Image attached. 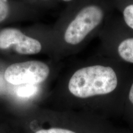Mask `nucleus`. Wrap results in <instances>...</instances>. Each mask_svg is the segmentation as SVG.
<instances>
[{
    "label": "nucleus",
    "mask_w": 133,
    "mask_h": 133,
    "mask_svg": "<svg viewBox=\"0 0 133 133\" xmlns=\"http://www.w3.org/2000/svg\"><path fill=\"white\" fill-rule=\"evenodd\" d=\"M131 78L126 65L101 54L75 71L68 89L74 97L94 104L116 97L123 99Z\"/></svg>",
    "instance_id": "1"
},
{
    "label": "nucleus",
    "mask_w": 133,
    "mask_h": 133,
    "mask_svg": "<svg viewBox=\"0 0 133 133\" xmlns=\"http://www.w3.org/2000/svg\"><path fill=\"white\" fill-rule=\"evenodd\" d=\"M114 8L119 11L120 21L126 28L133 31V0H110Z\"/></svg>",
    "instance_id": "6"
},
{
    "label": "nucleus",
    "mask_w": 133,
    "mask_h": 133,
    "mask_svg": "<svg viewBox=\"0 0 133 133\" xmlns=\"http://www.w3.org/2000/svg\"><path fill=\"white\" fill-rule=\"evenodd\" d=\"M49 67L44 62L32 61L19 62L8 66L4 73L5 79L14 85L36 84L48 78Z\"/></svg>",
    "instance_id": "4"
},
{
    "label": "nucleus",
    "mask_w": 133,
    "mask_h": 133,
    "mask_svg": "<svg viewBox=\"0 0 133 133\" xmlns=\"http://www.w3.org/2000/svg\"><path fill=\"white\" fill-rule=\"evenodd\" d=\"M37 91V88L35 84H25L17 90V94L21 97H29L32 96Z\"/></svg>",
    "instance_id": "8"
},
{
    "label": "nucleus",
    "mask_w": 133,
    "mask_h": 133,
    "mask_svg": "<svg viewBox=\"0 0 133 133\" xmlns=\"http://www.w3.org/2000/svg\"><path fill=\"white\" fill-rule=\"evenodd\" d=\"M113 9L110 0H86L65 29L64 42L76 46L99 36Z\"/></svg>",
    "instance_id": "2"
},
{
    "label": "nucleus",
    "mask_w": 133,
    "mask_h": 133,
    "mask_svg": "<svg viewBox=\"0 0 133 133\" xmlns=\"http://www.w3.org/2000/svg\"><path fill=\"white\" fill-rule=\"evenodd\" d=\"M62 1H65V2H71V1H74V0H62Z\"/></svg>",
    "instance_id": "11"
},
{
    "label": "nucleus",
    "mask_w": 133,
    "mask_h": 133,
    "mask_svg": "<svg viewBox=\"0 0 133 133\" xmlns=\"http://www.w3.org/2000/svg\"><path fill=\"white\" fill-rule=\"evenodd\" d=\"M102 54L124 65H133V31L120 19L109 21L99 34Z\"/></svg>",
    "instance_id": "3"
},
{
    "label": "nucleus",
    "mask_w": 133,
    "mask_h": 133,
    "mask_svg": "<svg viewBox=\"0 0 133 133\" xmlns=\"http://www.w3.org/2000/svg\"><path fill=\"white\" fill-rule=\"evenodd\" d=\"M123 99L126 107L133 110V76L126 88Z\"/></svg>",
    "instance_id": "7"
},
{
    "label": "nucleus",
    "mask_w": 133,
    "mask_h": 133,
    "mask_svg": "<svg viewBox=\"0 0 133 133\" xmlns=\"http://www.w3.org/2000/svg\"><path fill=\"white\" fill-rule=\"evenodd\" d=\"M35 133H76L69 129L63 128H51L48 129H41Z\"/></svg>",
    "instance_id": "10"
},
{
    "label": "nucleus",
    "mask_w": 133,
    "mask_h": 133,
    "mask_svg": "<svg viewBox=\"0 0 133 133\" xmlns=\"http://www.w3.org/2000/svg\"><path fill=\"white\" fill-rule=\"evenodd\" d=\"M9 4L7 0H0V22L4 21L9 14Z\"/></svg>",
    "instance_id": "9"
},
{
    "label": "nucleus",
    "mask_w": 133,
    "mask_h": 133,
    "mask_svg": "<svg viewBox=\"0 0 133 133\" xmlns=\"http://www.w3.org/2000/svg\"><path fill=\"white\" fill-rule=\"evenodd\" d=\"M13 45L21 54H35L41 51L40 42L25 35L19 30L6 29L0 31V49H6Z\"/></svg>",
    "instance_id": "5"
}]
</instances>
